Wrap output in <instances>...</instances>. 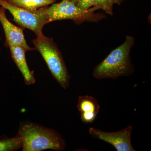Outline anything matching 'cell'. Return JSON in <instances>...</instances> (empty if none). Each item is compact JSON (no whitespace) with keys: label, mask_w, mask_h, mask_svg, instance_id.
Wrapping results in <instances>:
<instances>
[{"label":"cell","mask_w":151,"mask_h":151,"mask_svg":"<svg viewBox=\"0 0 151 151\" xmlns=\"http://www.w3.org/2000/svg\"><path fill=\"white\" fill-rule=\"evenodd\" d=\"M17 134L22 141L23 151L64 150L66 143L59 133L32 122L21 123Z\"/></svg>","instance_id":"6da1fadb"},{"label":"cell","mask_w":151,"mask_h":151,"mask_svg":"<svg viewBox=\"0 0 151 151\" xmlns=\"http://www.w3.org/2000/svg\"><path fill=\"white\" fill-rule=\"evenodd\" d=\"M134 44V37L127 35L124 43L112 50L94 68L93 71L94 78L97 79H116L131 75L134 67L131 61L130 54Z\"/></svg>","instance_id":"7a4b0ae2"},{"label":"cell","mask_w":151,"mask_h":151,"mask_svg":"<svg viewBox=\"0 0 151 151\" xmlns=\"http://www.w3.org/2000/svg\"><path fill=\"white\" fill-rule=\"evenodd\" d=\"M36 50L45 60L52 75L63 89L69 86L70 76L64 59L52 39L42 35L32 40Z\"/></svg>","instance_id":"3957f363"},{"label":"cell","mask_w":151,"mask_h":151,"mask_svg":"<svg viewBox=\"0 0 151 151\" xmlns=\"http://www.w3.org/2000/svg\"><path fill=\"white\" fill-rule=\"evenodd\" d=\"M96 10L97 9L94 7L88 10L82 9L71 2L62 0L60 3L53 4L47 7L49 23L55 21L70 19L79 24L85 21H100L105 17L102 14L94 13Z\"/></svg>","instance_id":"277c9868"},{"label":"cell","mask_w":151,"mask_h":151,"mask_svg":"<svg viewBox=\"0 0 151 151\" xmlns=\"http://www.w3.org/2000/svg\"><path fill=\"white\" fill-rule=\"evenodd\" d=\"M0 5L9 11L14 21L22 27L32 31L37 37L43 34V27L49 23L47 6L30 11L13 5L5 0H0Z\"/></svg>","instance_id":"5b68a950"},{"label":"cell","mask_w":151,"mask_h":151,"mask_svg":"<svg viewBox=\"0 0 151 151\" xmlns=\"http://www.w3.org/2000/svg\"><path fill=\"white\" fill-rule=\"evenodd\" d=\"M133 129L132 126H128L118 132H109L91 127L89 132L92 137L111 144L117 151H136L131 142Z\"/></svg>","instance_id":"8992f818"},{"label":"cell","mask_w":151,"mask_h":151,"mask_svg":"<svg viewBox=\"0 0 151 151\" xmlns=\"http://www.w3.org/2000/svg\"><path fill=\"white\" fill-rule=\"evenodd\" d=\"M6 9L2 6L0 8V22L1 23L5 34L7 45H16L23 47L27 51L36 50V48L30 47L25 39L22 29L16 26L7 18Z\"/></svg>","instance_id":"52a82bcc"},{"label":"cell","mask_w":151,"mask_h":151,"mask_svg":"<svg viewBox=\"0 0 151 151\" xmlns=\"http://www.w3.org/2000/svg\"><path fill=\"white\" fill-rule=\"evenodd\" d=\"M8 46L9 47L14 62L23 76L25 84L27 85L35 84V79L34 71L30 70L26 59V50L22 47L16 45H9Z\"/></svg>","instance_id":"ba28073f"},{"label":"cell","mask_w":151,"mask_h":151,"mask_svg":"<svg viewBox=\"0 0 151 151\" xmlns=\"http://www.w3.org/2000/svg\"><path fill=\"white\" fill-rule=\"evenodd\" d=\"M77 108L80 112L82 122L89 124L92 123L96 119L100 105L94 97L87 95H81L78 97Z\"/></svg>","instance_id":"9c48e42d"},{"label":"cell","mask_w":151,"mask_h":151,"mask_svg":"<svg viewBox=\"0 0 151 151\" xmlns=\"http://www.w3.org/2000/svg\"><path fill=\"white\" fill-rule=\"evenodd\" d=\"M13 5L30 11H35L53 4L56 0H5Z\"/></svg>","instance_id":"30bf717a"},{"label":"cell","mask_w":151,"mask_h":151,"mask_svg":"<svg viewBox=\"0 0 151 151\" xmlns=\"http://www.w3.org/2000/svg\"><path fill=\"white\" fill-rule=\"evenodd\" d=\"M22 146V141L18 134L12 138L0 139V151H15Z\"/></svg>","instance_id":"8fae6325"},{"label":"cell","mask_w":151,"mask_h":151,"mask_svg":"<svg viewBox=\"0 0 151 151\" xmlns=\"http://www.w3.org/2000/svg\"><path fill=\"white\" fill-rule=\"evenodd\" d=\"M114 0H95L93 7L96 9H101L110 15H113V5Z\"/></svg>","instance_id":"7c38bea8"},{"label":"cell","mask_w":151,"mask_h":151,"mask_svg":"<svg viewBox=\"0 0 151 151\" xmlns=\"http://www.w3.org/2000/svg\"><path fill=\"white\" fill-rule=\"evenodd\" d=\"M95 0H79L76 5L80 9L88 10L93 6Z\"/></svg>","instance_id":"4fadbf2b"},{"label":"cell","mask_w":151,"mask_h":151,"mask_svg":"<svg viewBox=\"0 0 151 151\" xmlns=\"http://www.w3.org/2000/svg\"><path fill=\"white\" fill-rule=\"evenodd\" d=\"M67 1L71 2L73 3V4H75V5H76V4L78 3V1H79V0H67Z\"/></svg>","instance_id":"5bb4252c"},{"label":"cell","mask_w":151,"mask_h":151,"mask_svg":"<svg viewBox=\"0 0 151 151\" xmlns=\"http://www.w3.org/2000/svg\"><path fill=\"white\" fill-rule=\"evenodd\" d=\"M122 0H114V4L119 5L122 2Z\"/></svg>","instance_id":"9a60e30c"}]
</instances>
